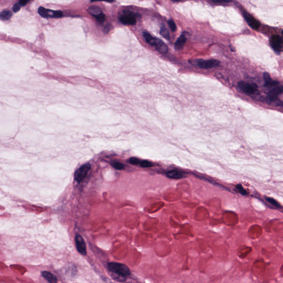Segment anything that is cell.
<instances>
[{"instance_id": "5", "label": "cell", "mask_w": 283, "mask_h": 283, "mask_svg": "<svg viewBox=\"0 0 283 283\" xmlns=\"http://www.w3.org/2000/svg\"><path fill=\"white\" fill-rule=\"evenodd\" d=\"M91 169V165L89 163L82 165L80 168L75 173V180L78 182H82L88 175V172Z\"/></svg>"}, {"instance_id": "26", "label": "cell", "mask_w": 283, "mask_h": 283, "mask_svg": "<svg viewBox=\"0 0 283 283\" xmlns=\"http://www.w3.org/2000/svg\"><path fill=\"white\" fill-rule=\"evenodd\" d=\"M20 7H21V6L19 3H16V4H14V7H13V11H14V12L16 13V12H18L20 10Z\"/></svg>"}, {"instance_id": "2", "label": "cell", "mask_w": 283, "mask_h": 283, "mask_svg": "<svg viewBox=\"0 0 283 283\" xmlns=\"http://www.w3.org/2000/svg\"><path fill=\"white\" fill-rule=\"evenodd\" d=\"M143 37L147 43L154 45L156 49L161 54H166L168 53V48L162 40L152 37L150 34L147 32L143 33Z\"/></svg>"}, {"instance_id": "20", "label": "cell", "mask_w": 283, "mask_h": 283, "mask_svg": "<svg viewBox=\"0 0 283 283\" xmlns=\"http://www.w3.org/2000/svg\"><path fill=\"white\" fill-rule=\"evenodd\" d=\"M112 166L117 170H122L125 168V165L120 162H114L112 163Z\"/></svg>"}, {"instance_id": "8", "label": "cell", "mask_w": 283, "mask_h": 283, "mask_svg": "<svg viewBox=\"0 0 283 283\" xmlns=\"http://www.w3.org/2000/svg\"><path fill=\"white\" fill-rule=\"evenodd\" d=\"M243 16L245 18L247 23L249 24L250 27L253 30H257L260 27V23L258 20H257L254 17L251 16L250 14L244 12L243 13Z\"/></svg>"}, {"instance_id": "6", "label": "cell", "mask_w": 283, "mask_h": 283, "mask_svg": "<svg viewBox=\"0 0 283 283\" xmlns=\"http://www.w3.org/2000/svg\"><path fill=\"white\" fill-rule=\"evenodd\" d=\"M38 14L44 18H61L63 16V13L61 11H53L40 7L38 10Z\"/></svg>"}, {"instance_id": "3", "label": "cell", "mask_w": 283, "mask_h": 283, "mask_svg": "<svg viewBox=\"0 0 283 283\" xmlns=\"http://www.w3.org/2000/svg\"><path fill=\"white\" fill-rule=\"evenodd\" d=\"M119 20L121 23L126 25H134L137 22L135 13L129 11L123 12L120 16Z\"/></svg>"}, {"instance_id": "7", "label": "cell", "mask_w": 283, "mask_h": 283, "mask_svg": "<svg viewBox=\"0 0 283 283\" xmlns=\"http://www.w3.org/2000/svg\"><path fill=\"white\" fill-rule=\"evenodd\" d=\"M75 241L78 252L83 256L86 255V246L83 237L80 235L77 234L75 236Z\"/></svg>"}, {"instance_id": "23", "label": "cell", "mask_w": 283, "mask_h": 283, "mask_svg": "<svg viewBox=\"0 0 283 283\" xmlns=\"http://www.w3.org/2000/svg\"><path fill=\"white\" fill-rule=\"evenodd\" d=\"M168 25L170 30L173 31V32H175L176 30V26L175 24V22H174V20H170L168 21Z\"/></svg>"}, {"instance_id": "13", "label": "cell", "mask_w": 283, "mask_h": 283, "mask_svg": "<svg viewBox=\"0 0 283 283\" xmlns=\"http://www.w3.org/2000/svg\"><path fill=\"white\" fill-rule=\"evenodd\" d=\"M283 92V86L278 87V88L274 89L272 91H270L269 93V94H268V98H269V99H270V100H274L275 98H277V96H278L279 95L281 94Z\"/></svg>"}, {"instance_id": "1", "label": "cell", "mask_w": 283, "mask_h": 283, "mask_svg": "<svg viewBox=\"0 0 283 283\" xmlns=\"http://www.w3.org/2000/svg\"><path fill=\"white\" fill-rule=\"evenodd\" d=\"M107 267L114 279L120 282L125 281L131 274V272L128 266L122 263H108Z\"/></svg>"}, {"instance_id": "16", "label": "cell", "mask_w": 283, "mask_h": 283, "mask_svg": "<svg viewBox=\"0 0 283 283\" xmlns=\"http://www.w3.org/2000/svg\"><path fill=\"white\" fill-rule=\"evenodd\" d=\"M88 12L91 14V15L94 16V17H96L98 15L102 13V11L100 8L96 6H91L88 8Z\"/></svg>"}, {"instance_id": "4", "label": "cell", "mask_w": 283, "mask_h": 283, "mask_svg": "<svg viewBox=\"0 0 283 283\" xmlns=\"http://www.w3.org/2000/svg\"><path fill=\"white\" fill-rule=\"evenodd\" d=\"M192 64L199 66L203 69H210L212 67H217L219 65V61L215 59L211 60H202L197 59L192 61Z\"/></svg>"}, {"instance_id": "17", "label": "cell", "mask_w": 283, "mask_h": 283, "mask_svg": "<svg viewBox=\"0 0 283 283\" xmlns=\"http://www.w3.org/2000/svg\"><path fill=\"white\" fill-rule=\"evenodd\" d=\"M12 16V14L10 11L4 10L1 13L0 17L1 20H9Z\"/></svg>"}, {"instance_id": "10", "label": "cell", "mask_w": 283, "mask_h": 283, "mask_svg": "<svg viewBox=\"0 0 283 283\" xmlns=\"http://www.w3.org/2000/svg\"><path fill=\"white\" fill-rule=\"evenodd\" d=\"M239 88L248 94H254L256 90V88L252 85L247 83L244 81H240L238 83Z\"/></svg>"}, {"instance_id": "15", "label": "cell", "mask_w": 283, "mask_h": 283, "mask_svg": "<svg viewBox=\"0 0 283 283\" xmlns=\"http://www.w3.org/2000/svg\"><path fill=\"white\" fill-rule=\"evenodd\" d=\"M166 176L171 179H179L184 176L181 172L177 170H170L166 173Z\"/></svg>"}, {"instance_id": "14", "label": "cell", "mask_w": 283, "mask_h": 283, "mask_svg": "<svg viewBox=\"0 0 283 283\" xmlns=\"http://www.w3.org/2000/svg\"><path fill=\"white\" fill-rule=\"evenodd\" d=\"M186 37L184 34H182L175 43V48L176 50L182 49L186 42Z\"/></svg>"}, {"instance_id": "18", "label": "cell", "mask_w": 283, "mask_h": 283, "mask_svg": "<svg viewBox=\"0 0 283 283\" xmlns=\"http://www.w3.org/2000/svg\"><path fill=\"white\" fill-rule=\"evenodd\" d=\"M160 33L166 39H167V40L170 39V34L169 33L168 30L164 26H162L160 28Z\"/></svg>"}, {"instance_id": "22", "label": "cell", "mask_w": 283, "mask_h": 283, "mask_svg": "<svg viewBox=\"0 0 283 283\" xmlns=\"http://www.w3.org/2000/svg\"><path fill=\"white\" fill-rule=\"evenodd\" d=\"M236 189H237V190L240 194H241L242 195H247V191L243 188L242 186L241 185L239 184V185H237L236 186Z\"/></svg>"}, {"instance_id": "19", "label": "cell", "mask_w": 283, "mask_h": 283, "mask_svg": "<svg viewBox=\"0 0 283 283\" xmlns=\"http://www.w3.org/2000/svg\"><path fill=\"white\" fill-rule=\"evenodd\" d=\"M266 200L267 202H269L272 205L274 206V207H276L277 208H280L281 207V206H280L279 204L275 200H274L273 198L266 197Z\"/></svg>"}, {"instance_id": "27", "label": "cell", "mask_w": 283, "mask_h": 283, "mask_svg": "<svg viewBox=\"0 0 283 283\" xmlns=\"http://www.w3.org/2000/svg\"><path fill=\"white\" fill-rule=\"evenodd\" d=\"M212 2L215 4H225V3H229L230 1H212Z\"/></svg>"}, {"instance_id": "29", "label": "cell", "mask_w": 283, "mask_h": 283, "mask_svg": "<svg viewBox=\"0 0 283 283\" xmlns=\"http://www.w3.org/2000/svg\"><path fill=\"white\" fill-rule=\"evenodd\" d=\"M282 34H283V31H282Z\"/></svg>"}, {"instance_id": "28", "label": "cell", "mask_w": 283, "mask_h": 283, "mask_svg": "<svg viewBox=\"0 0 283 283\" xmlns=\"http://www.w3.org/2000/svg\"><path fill=\"white\" fill-rule=\"evenodd\" d=\"M28 2H29V1H20L18 2V3L20 4L21 6H25V5H27Z\"/></svg>"}, {"instance_id": "21", "label": "cell", "mask_w": 283, "mask_h": 283, "mask_svg": "<svg viewBox=\"0 0 283 283\" xmlns=\"http://www.w3.org/2000/svg\"><path fill=\"white\" fill-rule=\"evenodd\" d=\"M140 165L142 167H143V168H149V167H152L153 166V164L151 162L148 160H143V161H141Z\"/></svg>"}, {"instance_id": "30", "label": "cell", "mask_w": 283, "mask_h": 283, "mask_svg": "<svg viewBox=\"0 0 283 283\" xmlns=\"http://www.w3.org/2000/svg\"></svg>"}, {"instance_id": "9", "label": "cell", "mask_w": 283, "mask_h": 283, "mask_svg": "<svg viewBox=\"0 0 283 283\" xmlns=\"http://www.w3.org/2000/svg\"><path fill=\"white\" fill-rule=\"evenodd\" d=\"M283 43V39L279 36L275 35V36H273L271 38L270 44L275 51H280Z\"/></svg>"}, {"instance_id": "24", "label": "cell", "mask_w": 283, "mask_h": 283, "mask_svg": "<svg viewBox=\"0 0 283 283\" xmlns=\"http://www.w3.org/2000/svg\"><path fill=\"white\" fill-rule=\"evenodd\" d=\"M105 18H106L105 15H104V14L103 12H102V14H100V15H98V16L96 17V20H97L99 22H100V23H102V22H104V20H105Z\"/></svg>"}, {"instance_id": "25", "label": "cell", "mask_w": 283, "mask_h": 283, "mask_svg": "<svg viewBox=\"0 0 283 283\" xmlns=\"http://www.w3.org/2000/svg\"><path fill=\"white\" fill-rule=\"evenodd\" d=\"M129 162H130V163H131L133 165H137V164H140L141 161L138 159L133 157V158H131L129 159Z\"/></svg>"}, {"instance_id": "11", "label": "cell", "mask_w": 283, "mask_h": 283, "mask_svg": "<svg viewBox=\"0 0 283 283\" xmlns=\"http://www.w3.org/2000/svg\"><path fill=\"white\" fill-rule=\"evenodd\" d=\"M42 275L44 279L47 280L49 283H57L58 279L57 276L51 272L48 271H43L42 272Z\"/></svg>"}, {"instance_id": "12", "label": "cell", "mask_w": 283, "mask_h": 283, "mask_svg": "<svg viewBox=\"0 0 283 283\" xmlns=\"http://www.w3.org/2000/svg\"><path fill=\"white\" fill-rule=\"evenodd\" d=\"M263 78H264V81L266 82L265 86H266L267 87L274 86H276L279 84V82L278 81L273 80L270 78V75L268 73H264Z\"/></svg>"}]
</instances>
